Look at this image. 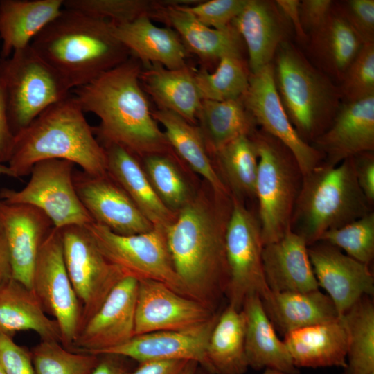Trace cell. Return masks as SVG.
Listing matches in <instances>:
<instances>
[{"label":"cell","instance_id":"e575fe53","mask_svg":"<svg viewBox=\"0 0 374 374\" xmlns=\"http://www.w3.org/2000/svg\"><path fill=\"white\" fill-rule=\"evenodd\" d=\"M197 121L206 148L213 154L232 140L251 136L257 130L242 97L224 101L202 100Z\"/></svg>","mask_w":374,"mask_h":374},{"label":"cell","instance_id":"d4e9b609","mask_svg":"<svg viewBox=\"0 0 374 374\" xmlns=\"http://www.w3.org/2000/svg\"><path fill=\"white\" fill-rule=\"evenodd\" d=\"M107 174L124 190L154 228L164 231L177 213L169 209L152 187L137 157L114 143H104Z\"/></svg>","mask_w":374,"mask_h":374},{"label":"cell","instance_id":"2e32d148","mask_svg":"<svg viewBox=\"0 0 374 374\" xmlns=\"http://www.w3.org/2000/svg\"><path fill=\"white\" fill-rule=\"evenodd\" d=\"M219 312L177 292L162 282L139 280L134 334L190 328L208 321Z\"/></svg>","mask_w":374,"mask_h":374},{"label":"cell","instance_id":"30bf717a","mask_svg":"<svg viewBox=\"0 0 374 374\" xmlns=\"http://www.w3.org/2000/svg\"><path fill=\"white\" fill-rule=\"evenodd\" d=\"M73 166L66 160L39 161L33 166L30 178L24 188L19 190L3 188L0 191V198L8 204H26L38 208L57 229L90 224L93 220L75 188Z\"/></svg>","mask_w":374,"mask_h":374},{"label":"cell","instance_id":"3957f363","mask_svg":"<svg viewBox=\"0 0 374 374\" xmlns=\"http://www.w3.org/2000/svg\"><path fill=\"white\" fill-rule=\"evenodd\" d=\"M49 159L69 161L91 176L107 175L105 148L73 95L51 106L15 134L7 166L12 177L20 178L29 175L35 163Z\"/></svg>","mask_w":374,"mask_h":374},{"label":"cell","instance_id":"db71d44e","mask_svg":"<svg viewBox=\"0 0 374 374\" xmlns=\"http://www.w3.org/2000/svg\"><path fill=\"white\" fill-rule=\"evenodd\" d=\"M100 362L92 374H125L127 371L121 357L101 355Z\"/></svg>","mask_w":374,"mask_h":374},{"label":"cell","instance_id":"bcb514c9","mask_svg":"<svg viewBox=\"0 0 374 374\" xmlns=\"http://www.w3.org/2000/svg\"><path fill=\"white\" fill-rule=\"evenodd\" d=\"M334 7L364 44L374 43V0L334 1Z\"/></svg>","mask_w":374,"mask_h":374},{"label":"cell","instance_id":"ba28073f","mask_svg":"<svg viewBox=\"0 0 374 374\" xmlns=\"http://www.w3.org/2000/svg\"><path fill=\"white\" fill-rule=\"evenodd\" d=\"M0 79L14 135L72 90L30 45L0 58Z\"/></svg>","mask_w":374,"mask_h":374},{"label":"cell","instance_id":"d6a6232c","mask_svg":"<svg viewBox=\"0 0 374 374\" xmlns=\"http://www.w3.org/2000/svg\"><path fill=\"white\" fill-rule=\"evenodd\" d=\"M21 330L33 331L41 340L61 343L56 321L46 314L31 289L12 278L0 286V331L12 337Z\"/></svg>","mask_w":374,"mask_h":374},{"label":"cell","instance_id":"c3c4849f","mask_svg":"<svg viewBox=\"0 0 374 374\" xmlns=\"http://www.w3.org/2000/svg\"><path fill=\"white\" fill-rule=\"evenodd\" d=\"M333 4L334 1L331 0H303L300 2L301 21L307 35L323 23Z\"/></svg>","mask_w":374,"mask_h":374},{"label":"cell","instance_id":"ab89813d","mask_svg":"<svg viewBox=\"0 0 374 374\" xmlns=\"http://www.w3.org/2000/svg\"><path fill=\"white\" fill-rule=\"evenodd\" d=\"M173 159L169 154L148 156L143 167L160 199L177 213L195 195Z\"/></svg>","mask_w":374,"mask_h":374},{"label":"cell","instance_id":"f6af8a7d","mask_svg":"<svg viewBox=\"0 0 374 374\" xmlns=\"http://www.w3.org/2000/svg\"><path fill=\"white\" fill-rule=\"evenodd\" d=\"M247 0H209L183 8L203 24L217 30L227 29Z\"/></svg>","mask_w":374,"mask_h":374},{"label":"cell","instance_id":"6125c7cd","mask_svg":"<svg viewBox=\"0 0 374 374\" xmlns=\"http://www.w3.org/2000/svg\"><path fill=\"white\" fill-rule=\"evenodd\" d=\"M371 374H374V373H371Z\"/></svg>","mask_w":374,"mask_h":374},{"label":"cell","instance_id":"b9f144b4","mask_svg":"<svg viewBox=\"0 0 374 374\" xmlns=\"http://www.w3.org/2000/svg\"><path fill=\"white\" fill-rule=\"evenodd\" d=\"M319 241L327 242L369 266L374 257V213L370 211L351 222L326 232Z\"/></svg>","mask_w":374,"mask_h":374},{"label":"cell","instance_id":"9f6ffc18","mask_svg":"<svg viewBox=\"0 0 374 374\" xmlns=\"http://www.w3.org/2000/svg\"><path fill=\"white\" fill-rule=\"evenodd\" d=\"M198 368L199 365L196 362L188 361L183 371L182 374H195Z\"/></svg>","mask_w":374,"mask_h":374},{"label":"cell","instance_id":"603a6c76","mask_svg":"<svg viewBox=\"0 0 374 374\" xmlns=\"http://www.w3.org/2000/svg\"><path fill=\"white\" fill-rule=\"evenodd\" d=\"M304 239L290 229L278 240L263 246L265 279L271 292L319 289Z\"/></svg>","mask_w":374,"mask_h":374},{"label":"cell","instance_id":"5bb4252c","mask_svg":"<svg viewBox=\"0 0 374 374\" xmlns=\"http://www.w3.org/2000/svg\"><path fill=\"white\" fill-rule=\"evenodd\" d=\"M242 99L261 130L290 150L302 176L322 163V154L299 136L287 115L275 86L272 63L250 73Z\"/></svg>","mask_w":374,"mask_h":374},{"label":"cell","instance_id":"6da1fadb","mask_svg":"<svg viewBox=\"0 0 374 374\" xmlns=\"http://www.w3.org/2000/svg\"><path fill=\"white\" fill-rule=\"evenodd\" d=\"M231 195H195L166 230V238L183 294L220 312L229 283L225 233Z\"/></svg>","mask_w":374,"mask_h":374},{"label":"cell","instance_id":"11a10c76","mask_svg":"<svg viewBox=\"0 0 374 374\" xmlns=\"http://www.w3.org/2000/svg\"><path fill=\"white\" fill-rule=\"evenodd\" d=\"M12 278L10 251L5 232L0 222V286Z\"/></svg>","mask_w":374,"mask_h":374},{"label":"cell","instance_id":"8d00e7d4","mask_svg":"<svg viewBox=\"0 0 374 374\" xmlns=\"http://www.w3.org/2000/svg\"><path fill=\"white\" fill-rule=\"evenodd\" d=\"M348 335L346 367L344 374L374 373V303L361 297L341 317Z\"/></svg>","mask_w":374,"mask_h":374},{"label":"cell","instance_id":"f1b7e54d","mask_svg":"<svg viewBox=\"0 0 374 374\" xmlns=\"http://www.w3.org/2000/svg\"><path fill=\"white\" fill-rule=\"evenodd\" d=\"M241 310L245 317L244 347L249 367L299 374L283 340L267 316L260 296H247Z\"/></svg>","mask_w":374,"mask_h":374},{"label":"cell","instance_id":"f5cc1de1","mask_svg":"<svg viewBox=\"0 0 374 374\" xmlns=\"http://www.w3.org/2000/svg\"><path fill=\"white\" fill-rule=\"evenodd\" d=\"M300 2L299 0H276L275 3L280 12L292 25L296 37L302 44H305L308 35L304 31L300 16Z\"/></svg>","mask_w":374,"mask_h":374},{"label":"cell","instance_id":"836d02e7","mask_svg":"<svg viewBox=\"0 0 374 374\" xmlns=\"http://www.w3.org/2000/svg\"><path fill=\"white\" fill-rule=\"evenodd\" d=\"M152 116L163 126L172 151L205 179L215 194L230 196L229 189L211 162L199 127L171 112L157 109Z\"/></svg>","mask_w":374,"mask_h":374},{"label":"cell","instance_id":"f546056e","mask_svg":"<svg viewBox=\"0 0 374 374\" xmlns=\"http://www.w3.org/2000/svg\"><path fill=\"white\" fill-rule=\"evenodd\" d=\"M64 0H0V58L30 46L62 12Z\"/></svg>","mask_w":374,"mask_h":374},{"label":"cell","instance_id":"94428289","mask_svg":"<svg viewBox=\"0 0 374 374\" xmlns=\"http://www.w3.org/2000/svg\"><path fill=\"white\" fill-rule=\"evenodd\" d=\"M0 46H1V42H0Z\"/></svg>","mask_w":374,"mask_h":374},{"label":"cell","instance_id":"8992f818","mask_svg":"<svg viewBox=\"0 0 374 374\" xmlns=\"http://www.w3.org/2000/svg\"><path fill=\"white\" fill-rule=\"evenodd\" d=\"M273 60L283 108L299 136L311 144L328 127L342 103L338 85L288 39L279 46Z\"/></svg>","mask_w":374,"mask_h":374},{"label":"cell","instance_id":"484cf974","mask_svg":"<svg viewBox=\"0 0 374 374\" xmlns=\"http://www.w3.org/2000/svg\"><path fill=\"white\" fill-rule=\"evenodd\" d=\"M112 25L118 39L144 67L159 64L175 69L186 66L188 51L172 28L155 26L148 15Z\"/></svg>","mask_w":374,"mask_h":374},{"label":"cell","instance_id":"74e56055","mask_svg":"<svg viewBox=\"0 0 374 374\" xmlns=\"http://www.w3.org/2000/svg\"><path fill=\"white\" fill-rule=\"evenodd\" d=\"M231 194L242 199L256 197L258 156L251 136H240L215 154Z\"/></svg>","mask_w":374,"mask_h":374},{"label":"cell","instance_id":"60d3db41","mask_svg":"<svg viewBox=\"0 0 374 374\" xmlns=\"http://www.w3.org/2000/svg\"><path fill=\"white\" fill-rule=\"evenodd\" d=\"M35 374H92L100 356L75 352L58 341L41 340L30 351Z\"/></svg>","mask_w":374,"mask_h":374},{"label":"cell","instance_id":"cb8c5ba5","mask_svg":"<svg viewBox=\"0 0 374 374\" xmlns=\"http://www.w3.org/2000/svg\"><path fill=\"white\" fill-rule=\"evenodd\" d=\"M363 44L333 4L323 23L308 35L305 45L311 63L338 84Z\"/></svg>","mask_w":374,"mask_h":374},{"label":"cell","instance_id":"ffe728a7","mask_svg":"<svg viewBox=\"0 0 374 374\" xmlns=\"http://www.w3.org/2000/svg\"><path fill=\"white\" fill-rule=\"evenodd\" d=\"M311 145L323 163L336 166L355 156L374 151V96L344 102L328 127Z\"/></svg>","mask_w":374,"mask_h":374},{"label":"cell","instance_id":"5b68a950","mask_svg":"<svg viewBox=\"0 0 374 374\" xmlns=\"http://www.w3.org/2000/svg\"><path fill=\"white\" fill-rule=\"evenodd\" d=\"M370 208L357 184L353 157L336 166L322 162L302 176L291 229L310 246L326 232L371 211Z\"/></svg>","mask_w":374,"mask_h":374},{"label":"cell","instance_id":"816d5d0a","mask_svg":"<svg viewBox=\"0 0 374 374\" xmlns=\"http://www.w3.org/2000/svg\"><path fill=\"white\" fill-rule=\"evenodd\" d=\"M187 360H153L139 364L132 372L125 374H182Z\"/></svg>","mask_w":374,"mask_h":374},{"label":"cell","instance_id":"6f0895ef","mask_svg":"<svg viewBox=\"0 0 374 374\" xmlns=\"http://www.w3.org/2000/svg\"><path fill=\"white\" fill-rule=\"evenodd\" d=\"M195 374H207L203 369L198 368ZM262 374H285L276 370L266 368Z\"/></svg>","mask_w":374,"mask_h":374},{"label":"cell","instance_id":"681fc988","mask_svg":"<svg viewBox=\"0 0 374 374\" xmlns=\"http://www.w3.org/2000/svg\"><path fill=\"white\" fill-rule=\"evenodd\" d=\"M357 184L371 206L374 202V154L366 152L353 157Z\"/></svg>","mask_w":374,"mask_h":374},{"label":"cell","instance_id":"7c38bea8","mask_svg":"<svg viewBox=\"0 0 374 374\" xmlns=\"http://www.w3.org/2000/svg\"><path fill=\"white\" fill-rule=\"evenodd\" d=\"M60 230L66 269L82 308L80 331L125 276L103 256L86 226Z\"/></svg>","mask_w":374,"mask_h":374},{"label":"cell","instance_id":"4dcf8cb0","mask_svg":"<svg viewBox=\"0 0 374 374\" xmlns=\"http://www.w3.org/2000/svg\"><path fill=\"white\" fill-rule=\"evenodd\" d=\"M261 301L276 331L283 336L340 318L331 299L319 289L309 292L270 291Z\"/></svg>","mask_w":374,"mask_h":374},{"label":"cell","instance_id":"680465c9","mask_svg":"<svg viewBox=\"0 0 374 374\" xmlns=\"http://www.w3.org/2000/svg\"><path fill=\"white\" fill-rule=\"evenodd\" d=\"M1 175L11 177V173L7 165H4L3 163H0V177Z\"/></svg>","mask_w":374,"mask_h":374},{"label":"cell","instance_id":"7402d4cb","mask_svg":"<svg viewBox=\"0 0 374 374\" xmlns=\"http://www.w3.org/2000/svg\"><path fill=\"white\" fill-rule=\"evenodd\" d=\"M287 24L275 1L247 0L231 25L246 43L250 73L272 63L279 46L288 39Z\"/></svg>","mask_w":374,"mask_h":374},{"label":"cell","instance_id":"ee69618b","mask_svg":"<svg viewBox=\"0 0 374 374\" xmlns=\"http://www.w3.org/2000/svg\"><path fill=\"white\" fill-rule=\"evenodd\" d=\"M337 85L342 103L374 96V43L362 45Z\"/></svg>","mask_w":374,"mask_h":374},{"label":"cell","instance_id":"e0dca14e","mask_svg":"<svg viewBox=\"0 0 374 374\" xmlns=\"http://www.w3.org/2000/svg\"><path fill=\"white\" fill-rule=\"evenodd\" d=\"M77 194L93 222L122 235L146 233L154 229L124 190L107 174L94 177L73 172Z\"/></svg>","mask_w":374,"mask_h":374},{"label":"cell","instance_id":"9a60e30c","mask_svg":"<svg viewBox=\"0 0 374 374\" xmlns=\"http://www.w3.org/2000/svg\"><path fill=\"white\" fill-rule=\"evenodd\" d=\"M139 280L123 277L79 332L73 348L100 355L134 335Z\"/></svg>","mask_w":374,"mask_h":374},{"label":"cell","instance_id":"4316f807","mask_svg":"<svg viewBox=\"0 0 374 374\" xmlns=\"http://www.w3.org/2000/svg\"><path fill=\"white\" fill-rule=\"evenodd\" d=\"M283 341L298 368L346 367L348 335L342 317L288 332Z\"/></svg>","mask_w":374,"mask_h":374},{"label":"cell","instance_id":"d6986e66","mask_svg":"<svg viewBox=\"0 0 374 374\" xmlns=\"http://www.w3.org/2000/svg\"><path fill=\"white\" fill-rule=\"evenodd\" d=\"M319 285L331 299L341 317L361 297L374 294V277L368 265L324 242L308 247Z\"/></svg>","mask_w":374,"mask_h":374},{"label":"cell","instance_id":"7a4b0ae2","mask_svg":"<svg viewBox=\"0 0 374 374\" xmlns=\"http://www.w3.org/2000/svg\"><path fill=\"white\" fill-rule=\"evenodd\" d=\"M142 68L131 57L90 82L74 89L82 110L100 119L93 128L103 143L119 145L143 159L173 155L166 136L152 116L140 82Z\"/></svg>","mask_w":374,"mask_h":374},{"label":"cell","instance_id":"d590c367","mask_svg":"<svg viewBox=\"0 0 374 374\" xmlns=\"http://www.w3.org/2000/svg\"><path fill=\"white\" fill-rule=\"evenodd\" d=\"M245 317L227 304L221 310L207 345V357L215 374H244L249 368L245 347Z\"/></svg>","mask_w":374,"mask_h":374},{"label":"cell","instance_id":"91938a15","mask_svg":"<svg viewBox=\"0 0 374 374\" xmlns=\"http://www.w3.org/2000/svg\"><path fill=\"white\" fill-rule=\"evenodd\" d=\"M0 374H6L0 365Z\"/></svg>","mask_w":374,"mask_h":374},{"label":"cell","instance_id":"1f68e13d","mask_svg":"<svg viewBox=\"0 0 374 374\" xmlns=\"http://www.w3.org/2000/svg\"><path fill=\"white\" fill-rule=\"evenodd\" d=\"M140 82L154 101L158 109L171 112L195 125L202 98L194 78L187 65L169 69L151 64L141 70Z\"/></svg>","mask_w":374,"mask_h":374},{"label":"cell","instance_id":"7bdbcfd3","mask_svg":"<svg viewBox=\"0 0 374 374\" xmlns=\"http://www.w3.org/2000/svg\"><path fill=\"white\" fill-rule=\"evenodd\" d=\"M158 3L147 0H64V8L107 20L114 25L133 21L152 16Z\"/></svg>","mask_w":374,"mask_h":374},{"label":"cell","instance_id":"8fae6325","mask_svg":"<svg viewBox=\"0 0 374 374\" xmlns=\"http://www.w3.org/2000/svg\"><path fill=\"white\" fill-rule=\"evenodd\" d=\"M86 227L103 256L125 276L158 280L184 295L164 231L154 228L146 233L122 235L95 222Z\"/></svg>","mask_w":374,"mask_h":374},{"label":"cell","instance_id":"52a82bcc","mask_svg":"<svg viewBox=\"0 0 374 374\" xmlns=\"http://www.w3.org/2000/svg\"><path fill=\"white\" fill-rule=\"evenodd\" d=\"M251 136L258 156L256 197L265 245L278 240L291 229L302 175L290 150L279 141L262 130Z\"/></svg>","mask_w":374,"mask_h":374},{"label":"cell","instance_id":"9c48e42d","mask_svg":"<svg viewBox=\"0 0 374 374\" xmlns=\"http://www.w3.org/2000/svg\"><path fill=\"white\" fill-rule=\"evenodd\" d=\"M258 219L242 199L231 195V209L225 233V251L229 272L226 293L228 304L240 310L245 299L269 292L264 276L263 248Z\"/></svg>","mask_w":374,"mask_h":374},{"label":"cell","instance_id":"f35d334b","mask_svg":"<svg viewBox=\"0 0 374 374\" xmlns=\"http://www.w3.org/2000/svg\"><path fill=\"white\" fill-rule=\"evenodd\" d=\"M250 71L241 55L220 57L214 72L194 71L202 100L224 101L242 97L249 87Z\"/></svg>","mask_w":374,"mask_h":374},{"label":"cell","instance_id":"ac0fdd59","mask_svg":"<svg viewBox=\"0 0 374 374\" xmlns=\"http://www.w3.org/2000/svg\"><path fill=\"white\" fill-rule=\"evenodd\" d=\"M220 312L208 321L190 328L134 335L126 343L102 355L127 357L139 364L153 360L195 361L207 374H215L207 357V345Z\"/></svg>","mask_w":374,"mask_h":374},{"label":"cell","instance_id":"7dc6e473","mask_svg":"<svg viewBox=\"0 0 374 374\" xmlns=\"http://www.w3.org/2000/svg\"><path fill=\"white\" fill-rule=\"evenodd\" d=\"M0 365L6 374H35L30 352L1 331Z\"/></svg>","mask_w":374,"mask_h":374},{"label":"cell","instance_id":"4fadbf2b","mask_svg":"<svg viewBox=\"0 0 374 374\" xmlns=\"http://www.w3.org/2000/svg\"><path fill=\"white\" fill-rule=\"evenodd\" d=\"M32 290L45 312L56 321L61 344L71 350L80 329L82 308L66 269L61 232L55 227L38 253Z\"/></svg>","mask_w":374,"mask_h":374},{"label":"cell","instance_id":"83f0119b","mask_svg":"<svg viewBox=\"0 0 374 374\" xmlns=\"http://www.w3.org/2000/svg\"><path fill=\"white\" fill-rule=\"evenodd\" d=\"M151 17L169 25L187 51L203 60H219L226 55H240V35L232 25L224 30L210 28L176 3H158Z\"/></svg>","mask_w":374,"mask_h":374},{"label":"cell","instance_id":"f907efd6","mask_svg":"<svg viewBox=\"0 0 374 374\" xmlns=\"http://www.w3.org/2000/svg\"><path fill=\"white\" fill-rule=\"evenodd\" d=\"M15 135L11 130L6 95L0 79V163L8 162L10 157Z\"/></svg>","mask_w":374,"mask_h":374},{"label":"cell","instance_id":"277c9868","mask_svg":"<svg viewBox=\"0 0 374 374\" xmlns=\"http://www.w3.org/2000/svg\"><path fill=\"white\" fill-rule=\"evenodd\" d=\"M30 46L72 89L131 57L114 35L111 22L64 8Z\"/></svg>","mask_w":374,"mask_h":374},{"label":"cell","instance_id":"44dd1931","mask_svg":"<svg viewBox=\"0 0 374 374\" xmlns=\"http://www.w3.org/2000/svg\"><path fill=\"white\" fill-rule=\"evenodd\" d=\"M0 222L10 256L12 277L32 290L35 264L40 247L53 228L49 218L32 206L0 200Z\"/></svg>","mask_w":374,"mask_h":374}]
</instances>
